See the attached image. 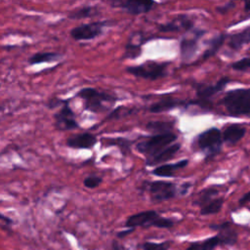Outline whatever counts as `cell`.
Listing matches in <instances>:
<instances>
[{
    "instance_id": "24",
    "label": "cell",
    "mask_w": 250,
    "mask_h": 250,
    "mask_svg": "<svg viewBox=\"0 0 250 250\" xmlns=\"http://www.w3.org/2000/svg\"><path fill=\"white\" fill-rule=\"evenodd\" d=\"M218 193H219V190L216 188H213V187L206 188L200 190L196 194L192 203H193V205L199 207V209H200L201 207L206 205L208 202H210L212 199H214Z\"/></svg>"
},
{
    "instance_id": "13",
    "label": "cell",
    "mask_w": 250,
    "mask_h": 250,
    "mask_svg": "<svg viewBox=\"0 0 250 250\" xmlns=\"http://www.w3.org/2000/svg\"><path fill=\"white\" fill-rule=\"evenodd\" d=\"M110 5L113 7L120 8L126 13L137 16L141 14H146L153 9L156 5L154 1H132V0H121V1H112Z\"/></svg>"
},
{
    "instance_id": "39",
    "label": "cell",
    "mask_w": 250,
    "mask_h": 250,
    "mask_svg": "<svg viewBox=\"0 0 250 250\" xmlns=\"http://www.w3.org/2000/svg\"><path fill=\"white\" fill-rule=\"evenodd\" d=\"M189 186H190V184H188V183H186L183 186H181V188H180V194H182V195L186 194L188 192V188H189Z\"/></svg>"
},
{
    "instance_id": "31",
    "label": "cell",
    "mask_w": 250,
    "mask_h": 250,
    "mask_svg": "<svg viewBox=\"0 0 250 250\" xmlns=\"http://www.w3.org/2000/svg\"><path fill=\"white\" fill-rule=\"evenodd\" d=\"M103 182V179L98 176H88L84 179L83 185L87 188H98Z\"/></svg>"
},
{
    "instance_id": "15",
    "label": "cell",
    "mask_w": 250,
    "mask_h": 250,
    "mask_svg": "<svg viewBox=\"0 0 250 250\" xmlns=\"http://www.w3.org/2000/svg\"><path fill=\"white\" fill-rule=\"evenodd\" d=\"M182 145L180 143H174L171 146L165 147L164 149L160 150L156 154L151 157L146 158V166H153L157 164H161L171 160L181 149Z\"/></svg>"
},
{
    "instance_id": "5",
    "label": "cell",
    "mask_w": 250,
    "mask_h": 250,
    "mask_svg": "<svg viewBox=\"0 0 250 250\" xmlns=\"http://www.w3.org/2000/svg\"><path fill=\"white\" fill-rule=\"evenodd\" d=\"M223 143V134L221 130L216 127L201 132L193 140L194 148L204 152L206 159L212 158L220 153Z\"/></svg>"
},
{
    "instance_id": "14",
    "label": "cell",
    "mask_w": 250,
    "mask_h": 250,
    "mask_svg": "<svg viewBox=\"0 0 250 250\" xmlns=\"http://www.w3.org/2000/svg\"><path fill=\"white\" fill-rule=\"evenodd\" d=\"M194 29L193 21L187 15H179L171 21L158 25L160 32H178V31H190Z\"/></svg>"
},
{
    "instance_id": "29",
    "label": "cell",
    "mask_w": 250,
    "mask_h": 250,
    "mask_svg": "<svg viewBox=\"0 0 250 250\" xmlns=\"http://www.w3.org/2000/svg\"><path fill=\"white\" fill-rule=\"evenodd\" d=\"M141 54H142V43L135 44V43L129 41L125 45V52H124L123 58L133 60V59H137L138 57H140Z\"/></svg>"
},
{
    "instance_id": "22",
    "label": "cell",
    "mask_w": 250,
    "mask_h": 250,
    "mask_svg": "<svg viewBox=\"0 0 250 250\" xmlns=\"http://www.w3.org/2000/svg\"><path fill=\"white\" fill-rule=\"evenodd\" d=\"M146 129L153 135H163L173 133L174 122L171 121H149L146 125Z\"/></svg>"
},
{
    "instance_id": "38",
    "label": "cell",
    "mask_w": 250,
    "mask_h": 250,
    "mask_svg": "<svg viewBox=\"0 0 250 250\" xmlns=\"http://www.w3.org/2000/svg\"><path fill=\"white\" fill-rule=\"evenodd\" d=\"M244 12H245V17L240 21L250 19V0L244 2Z\"/></svg>"
},
{
    "instance_id": "19",
    "label": "cell",
    "mask_w": 250,
    "mask_h": 250,
    "mask_svg": "<svg viewBox=\"0 0 250 250\" xmlns=\"http://www.w3.org/2000/svg\"><path fill=\"white\" fill-rule=\"evenodd\" d=\"M188 164V159H183L172 164H162L155 167L151 174L161 178H172L176 175V172L185 168Z\"/></svg>"
},
{
    "instance_id": "30",
    "label": "cell",
    "mask_w": 250,
    "mask_h": 250,
    "mask_svg": "<svg viewBox=\"0 0 250 250\" xmlns=\"http://www.w3.org/2000/svg\"><path fill=\"white\" fill-rule=\"evenodd\" d=\"M233 70L241 72H250V57L242 58L230 64Z\"/></svg>"
},
{
    "instance_id": "37",
    "label": "cell",
    "mask_w": 250,
    "mask_h": 250,
    "mask_svg": "<svg viewBox=\"0 0 250 250\" xmlns=\"http://www.w3.org/2000/svg\"><path fill=\"white\" fill-rule=\"evenodd\" d=\"M247 203H250V191L244 193L238 200V205L239 206H243Z\"/></svg>"
},
{
    "instance_id": "10",
    "label": "cell",
    "mask_w": 250,
    "mask_h": 250,
    "mask_svg": "<svg viewBox=\"0 0 250 250\" xmlns=\"http://www.w3.org/2000/svg\"><path fill=\"white\" fill-rule=\"evenodd\" d=\"M191 32L193 34L191 37L184 36L180 40V57L183 62H188L194 57L198 50V41L206 33L204 29L199 28H195Z\"/></svg>"
},
{
    "instance_id": "12",
    "label": "cell",
    "mask_w": 250,
    "mask_h": 250,
    "mask_svg": "<svg viewBox=\"0 0 250 250\" xmlns=\"http://www.w3.org/2000/svg\"><path fill=\"white\" fill-rule=\"evenodd\" d=\"M231 82L230 78L225 76L219 79L215 84H204V83H194L193 88L195 89L197 100L202 102L210 103V99L216 94L222 92L227 84Z\"/></svg>"
},
{
    "instance_id": "32",
    "label": "cell",
    "mask_w": 250,
    "mask_h": 250,
    "mask_svg": "<svg viewBox=\"0 0 250 250\" xmlns=\"http://www.w3.org/2000/svg\"><path fill=\"white\" fill-rule=\"evenodd\" d=\"M0 220H1V229L4 231L11 232L12 231V226L14 225V221L10 217L5 216L4 214L0 215Z\"/></svg>"
},
{
    "instance_id": "3",
    "label": "cell",
    "mask_w": 250,
    "mask_h": 250,
    "mask_svg": "<svg viewBox=\"0 0 250 250\" xmlns=\"http://www.w3.org/2000/svg\"><path fill=\"white\" fill-rule=\"evenodd\" d=\"M177 221L171 218H166L160 216V214L155 210H146L133 214L127 218L125 221V228L136 229L141 227L143 229L157 228V229H170L176 225Z\"/></svg>"
},
{
    "instance_id": "23",
    "label": "cell",
    "mask_w": 250,
    "mask_h": 250,
    "mask_svg": "<svg viewBox=\"0 0 250 250\" xmlns=\"http://www.w3.org/2000/svg\"><path fill=\"white\" fill-rule=\"evenodd\" d=\"M102 141L105 146H117L124 156L127 155L131 151V146L133 145L132 141H130L128 139H125V138H121V137H118V138H104V139H102Z\"/></svg>"
},
{
    "instance_id": "8",
    "label": "cell",
    "mask_w": 250,
    "mask_h": 250,
    "mask_svg": "<svg viewBox=\"0 0 250 250\" xmlns=\"http://www.w3.org/2000/svg\"><path fill=\"white\" fill-rule=\"evenodd\" d=\"M146 187L142 186V188H146L149 198L153 203H161L170 200L177 196L178 188L176 184L168 181H153L146 183Z\"/></svg>"
},
{
    "instance_id": "36",
    "label": "cell",
    "mask_w": 250,
    "mask_h": 250,
    "mask_svg": "<svg viewBox=\"0 0 250 250\" xmlns=\"http://www.w3.org/2000/svg\"><path fill=\"white\" fill-rule=\"evenodd\" d=\"M134 231H135V229H124V230H120L116 233V237L119 238V239H122V238H125L127 235H129L130 233H132Z\"/></svg>"
},
{
    "instance_id": "28",
    "label": "cell",
    "mask_w": 250,
    "mask_h": 250,
    "mask_svg": "<svg viewBox=\"0 0 250 250\" xmlns=\"http://www.w3.org/2000/svg\"><path fill=\"white\" fill-rule=\"evenodd\" d=\"M174 243L173 240L167 239L161 242H153V241H145L139 244V247L142 250H170L172 244Z\"/></svg>"
},
{
    "instance_id": "25",
    "label": "cell",
    "mask_w": 250,
    "mask_h": 250,
    "mask_svg": "<svg viewBox=\"0 0 250 250\" xmlns=\"http://www.w3.org/2000/svg\"><path fill=\"white\" fill-rule=\"evenodd\" d=\"M99 14H100V11H99L98 7L83 6V7H80V8H77V9L71 11L67 17H68V19H71V20H82V19L96 17Z\"/></svg>"
},
{
    "instance_id": "4",
    "label": "cell",
    "mask_w": 250,
    "mask_h": 250,
    "mask_svg": "<svg viewBox=\"0 0 250 250\" xmlns=\"http://www.w3.org/2000/svg\"><path fill=\"white\" fill-rule=\"evenodd\" d=\"M75 96L83 101L85 110L94 113H100L107 110L108 106L106 104H113L117 101L116 97L105 92H101L92 87L82 88L76 93Z\"/></svg>"
},
{
    "instance_id": "21",
    "label": "cell",
    "mask_w": 250,
    "mask_h": 250,
    "mask_svg": "<svg viewBox=\"0 0 250 250\" xmlns=\"http://www.w3.org/2000/svg\"><path fill=\"white\" fill-rule=\"evenodd\" d=\"M227 37H228V34H226L224 32H221V33L215 35L214 37H212L208 43V48L202 54V60L205 61V60L213 57L214 55H216L218 53V51L221 49V47L223 46V44L225 43Z\"/></svg>"
},
{
    "instance_id": "7",
    "label": "cell",
    "mask_w": 250,
    "mask_h": 250,
    "mask_svg": "<svg viewBox=\"0 0 250 250\" xmlns=\"http://www.w3.org/2000/svg\"><path fill=\"white\" fill-rule=\"evenodd\" d=\"M169 62L146 61L139 65H132L125 68V71L138 77L148 80H157L167 75V67Z\"/></svg>"
},
{
    "instance_id": "35",
    "label": "cell",
    "mask_w": 250,
    "mask_h": 250,
    "mask_svg": "<svg viewBox=\"0 0 250 250\" xmlns=\"http://www.w3.org/2000/svg\"><path fill=\"white\" fill-rule=\"evenodd\" d=\"M110 250H129V248L119 242L117 239H112L110 242Z\"/></svg>"
},
{
    "instance_id": "1",
    "label": "cell",
    "mask_w": 250,
    "mask_h": 250,
    "mask_svg": "<svg viewBox=\"0 0 250 250\" xmlns=\"http://www.w3.org/2000/svg\"><path fill=\"white\" fill-rule=\"evenodd\" d=\"M209 228L217 230L213 236L189 242L186 250H215L218 246H233L238 241L237 232L231 228L230 222L211 224Z\"/></svg>"
},
{
    "instance_id": "9",
    "label": "cell",
    "mask_w": 250,
    "mask_h": 250,
    "mask_svg": "<svg viewBox=\"0 0 250 250\" xmlns=\"http://www.w3.org/2000/svg\"><path fill=\"white\" fill-rule=\"evenodd\" d=\"M107 25L106 21H94L84 23L73 27L70 30V36L74 40H92L104 33V28Z\"/></svg>"
},
{
    "instance_id": "11",
    "label": "cell",
    "mask_w": 250,
    "mask_h": 250,
    "mask_svg": "<svg viewBox=\"0 0 250 250\" xmlns=\"http://www.w3.org/2000/svg\"><path fill=\"white\" fill-rule=\"evenodd\" d=\"M55 127L60 131H70L79 128V124L75 119V114L68 104V101L54 114Z\"/></svg>"
},
{
    "instance_id": "27",
    "label": "cell",
    "mask_w": 250,
    "mask_h": 250,
    "mask_svg": "<svg viewBox=\"0 0 250 250\" xmlns=\"http://www.w3.org/2000/svg\"><path fill=\"white\" fill-rule=\"evenodd\" d=\"M224 201H225L224 197H215L206 205L200 208V211H199L200 215L208 216V215H214L219 213L222 210Z\"/></svg>"
},
{
    "instance_id": "20",
    "label": "cell",
    "mask_w": 250,
    "mask_h": 250,
    "mask_svg": "<svg viewBox=\"0 0 250 250\" xmlns=\"http://www.w3.org/2000/svg\"><path fill=\"white\" fill-rule=\"evenodd\" d=\"M250 43V26L245 27L239 32L233 33L229 36V48L233 51L240 50L244 45Z\"/></svg>"
},
{
    "instance_id": "6",
    "label": "cell",
    "mask_w": 250,
    "mask_h": 250,
    "mask_svg": "<svg viewBox=\"0 0 250 250\" xmlns=\"http://www.w3.org/2000/svg\"><path fill=\"white\" fill-rule=\"evenodd\" d=\"M178 136L174 133H168L163 135H152L144 141H140L136 144V149L142 154L146 155V158L151 157L165 147L176 143Z\"/></svg>"
},
{
    "instance_id": "26",
    "label": "cell",
    "mask_w": 250,
    "mask_h": 250,
    "mask_svg": "<svg viewBox=\"0 0 250 250\" xmlns=\"http://www.w3.org/2000/svg\"><path fill=\"white\" fill-rule=\"evenodd\" d=\"M61 58H62V54L57 52H39L29 57L28 63L33 65V64H38L42 62H56Z\"/></svg>"
},
{
    "instance_id": "34",
    "label": "cell",
    "mask_w": 250,
    "mask_h": 250,
    "mask_svg": "<svg viewBox=\"0 0 250 250\" xmlns=\"http://www.w3.org/2000/svg\"><path fill=\"white\" fill-rule=\"evenodd\" d=\"M65 102H66V101H63V100H62V99H60V98L55 97V98L50 99V100L47 102V104H46V105L48 106V108L54 109V108L58 107L59 105H63Z\"/></svg>"
},
{
    "instance_id": "16",
    "label": "cell",
    "mask_w": 250,
    "mask_h": 250,
    "mask_svg": "<svg viewBox=\"0 0 250 250\" xmlns=\"http://www.w3.org/2000/svg\"><path fill=\"white\" fill-rule=\"evenodd\" d=\"M97 144V137L89 132L73 135L66 140V146L71 148L90 149Z\"/></svg>"
},
{
    "instance_id": "2",
    "label": "cell",
    "mask_w": 250,
    "mask_h": 250,
    "mask_svg": "<svg viewBox=\"0 0 250 250\" xmlns=\"http://www.w3.org/2000/svg\"><path fill=\"white\" fill-rule=\"evenodd\" d=\"M221 104L230 116L250 118V88L228 91L222 98Z\"/></svg>"
},
{
    "instance_id": "17",
    "label": "cell",
    "mask_w": 250,
    "mask_h": 250,
    "mask_svg": "<svg viewBox=\"0 0 250 250\" xmlns=\"http://www.w3.org/2000/svg\"><path fill=\"white\" fill-rule=\"evenodd\" d=\"M184 105H188V102H184L182 100L173 98L169 95L163 97L162 100L159 102H156L148 106V111L152 113H160L164 111L171 110L173 108L179 107V106H184Z\"/></svg>"
},
{
    "instance_id": "33",
    "label": "cell",
    "mask_w": 250,
    "mask_h": 250,
    "mask_svg": "<svg viewBox=\"0 0 250 250\" xmlns=\"http://www.w3.org/2000/svg\"><path fill=\"white\" fill-rule=\"evenodd\" d=\"M235 7V3L234 2H227L226 4L224 5H221V6H218L216 7V11L221 14V15H225L227 14L229 11H230L232 8Z\"/></svg>"
},
{
    "instance_id": "18",
    "label": "cell",
    "mask_w": 250,
    "mask_h": 250,
    "mask_svg": "<svg viewBox=\"0 0 250 250\" xmlns=\"http://www.w3.org/2000/svg\"><path fill=\"white\" fill-rule=\"evenodd\" d=\"M222 134L225 143L229 145H235L245 136L246 128L242 124L233 123L228 125L224 129Z\"/></svg>"
}]
</instances>
